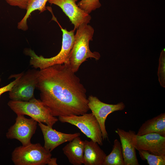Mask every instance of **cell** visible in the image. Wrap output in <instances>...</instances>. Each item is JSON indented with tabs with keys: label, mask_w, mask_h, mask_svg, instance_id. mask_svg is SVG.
Here are the masks:
<instances>
[{
	"label": "cell",
	"mask_w": 165,
	"mask_h": 165,
	"mask_svg": "<svg viewBox=\"0 0 165 165\" xmlns=\"http://www.w3.org/2000/svg\"><path fill=\"white\" fill-rule=\"evenodd\" d=\"M40 100L54 117L81 115L90 110L86 91L68 62L39 70Z\"/></svg>",
	"instance_id": "obj_1"
},
{
	"label": "cell",
	"mask_w": 165,
	"mask_h": 165,
	"mask_svg": "<svg viewBox=\"0 0 165 165\" xmlns=\"http://www.w3.org/2000/svg\"><path fill=\"white\" fill-rule=\"evenodd\" d=\"M76 30L74 44L68 62L71 69L75 73L87 59L94 58L98 60L101 57L99 53L91 52L89 47V42L93 40L94 28L89 24H83Z\"/></svg>",
	"instance_id": "obj_2"
},
{
	"label": "cell",
	"mask_w": 165,
	"mask_h": 165,
	"mask_svg": "<svg viewBox=\"0 0 165 165\" xmlns=\"http://www.w3.org/2000/svg\"><path fill=\"white\" fill-rule=\"evenodd\" d=\"M59 25L62 32V46L61 50L56 55L50 58H45L38 56L31 49H26L25 53L30 57V64L35 69L40 70L57 64L68 62L69 55L74 42V31H68L63 28L55 19L54 20Z\"/></svg>",
	"instance_id": "obj_3"
},
{
	"label": "cell",
	"mask_w": 165,
	"mask_h": 165,
	"mask_svg": "<svg viewBox=\"0 0 165 165\" xmlns=\"http://www.w3.org/2000/svg\"><path fill=\"white\" fill-rule=\"evenodd\" d=\"M10 109L17 115H26L38 123L53 127L58 120L53 116L40 100L35 98L27 101L11 100L8 103Z\"/></svg>",
	"instance_id": "obj_4"
},
{
	"label": "cell",
	"mask_w": 165,
	"mask_h": 165,
	"mask_svg": "<svg viewBox=\"0 0 165 165\" xmlns=\"http://www.w3.org/2000/svg\"><path fill=\"white\" fill-rule=\"evenodd\" d=\"M51 152L40 144L31 143L26 146L16 147L11 154V160L15 165H45L51 158Z\"/></svg>",
	"instance_id": "obj_5"
},
{
	"label": "cell",
	"mask_w": 165,
	"mask_h": 165,
	"mask_svg": "<svg viewBox=\"0 0 165 165\" xmlns=\"http://www.w3.org/2000/svg\"><path fill=\"white\" fill-rule=\"evenodd\" d=\"M62 123H68L78 128L87 137L99 145H103L102 134L99 123L92 113L81 115L58 117Z\"/></svg>",
	"instance_id": "obj_6"
},
{
	"label": "cell",
	"mask_w": 165,
	"mask_h": 165,
	"mask_svg": "<svg viewBox=\"0 0 165 165\" xmlns=\"http://www.w3.org/2000/svg\"><path fill=\"white\" fill-rule=\"evenodd\" d=\"M39 70H29L23 75L9 91V97L13 101H29L35 98Z\"/></svg>",
	"instance_id": "obj_7"
},
{
	"label": "cell",
	"mask_w": 165,
	"mask_h": 165,
	"mask_svg": "<svg viewBox=\"0 0 165 165\" xmlns=\"http://www.w3.org/2000/svg\"><path fill=\"white\" fill-rule=\"evenodd\" d=\"M15 122L8 130L7 138L19 141L22 145L30 144L31 139L35 132L37 122L34 119L27 118L24 115H17Z\"/></svg>",
	"instance_id": "obj_8"
},
{
	"label": "cell",
	"mask_w": 165,
	"mask_h": 165,
	"mask_svg": "<svg viewBox=\"0 0 165 165\" xmlns=\"http://www.w3.org/2000/svg\"><path fill=\"white\" fill-rule=\"evenodd\" d=\"M88 106L92 114L98 121L101 130L103 140L108 139L106 130L105 121L108 116L114 112L124 109L125 105L123 102L116 104H109L101 101L97 97L92 95L88 98Z\"/></svg>",
	"instance_id": "obj_9"
},
{
	"label": "cell",
	"mask_w": 165,
	"mask_h": 165,
	"mask_svg": "<svg viewBox=\"0 0 165 165\" xmlns=\"http://www.w3.org/2000/svg\"><path fill=\"white\" fill-rule=\"evenodd\" d=\"M133 142L136 149L157 155H165V137L152 133L138 136L135 133Z\"/></svg>",
	"instance_id": "obj_10"
},
{
	"label": "cell",
	"mask_w": 165,
	"mask_h": 165,
	"mask_svg": "<svg viewBox=\"0 0 165 165\" xmlns=\"http://www.w3.org/2000/svg\"><path fill=\"white\" fill-rule=\"evenodd\" d=\"M78 0H48L51 4L60 7L68 17L74 26L75 31L80 25L88 24L91 19L90 15L81 9L77 5Z\"/></svg>",
	"instance_id": "obj_11"
},
{
	"label": "cell",
	"mask_w": 165,
	"mask_h": 165,
	"mask_svg": "<svg viewBox=\"0 0 165 165\" xmlns=\"http://www.w3.org/2000/svg\"><path fill=\"white\" fill-rule=\"evenodd\" d=\"M38 125L44 137V145L43 147L50 152L59 145L72 141L75 138L80 135L79 133L71 134L59 132L53 129L52 127L45 125L42 123H38Z\"/></svg>",
	"instance_id": "obj_12"
},
{
	"label": "cell",
	"mask_w": 165,
	"mask_h": 165,
	"mask_svg": "<svg viewBox=\"0 0 165 165\" xmlns=\"http://www.w3.org/2000/svg\"><path fill=\"white\" fill-rule=\"evenodd\" d=\"M115 132L120 138L124 165H139L132 140L135 132L130 130L127 131L118 128Z\"/></svg>",
	"instance_id": "obj_13"
},
{
	"label": "cell",
	"mask_w": 165,
	"mask_h": 165,
	"mask_svg": "<svg viewBox=\"0 0 165 165\" xmlns=\"http://www.w3.org/2000/svg\"><path fill=\"white\" fill-rule=\"evenodd\" d=\"M84 148V141L79 136L69 141L62 150L71 164L81 165L83 163Z\"/></svg>",
	"instance_id": "obj_14"
},
{
	"label": "cell",
	"mask_w": 165,
	"mask_h": 165,
	"mask_svg": "<svg viewBox=\"0 0 165 165\" xmlns=\"http://www.w3.org/2000/svg\"><path fill=\"white\" fill-rule=\"evenodd\" d=\"M106 156L97 143L91 140L84 141V165H103Z\"/></svg>",
	"instance_id": "obj_15"
},
{
	"label": "cell",
	"mask_w": 165,
	"mask_h": 165,
	"mask_svg": "<svg viewBox=\"0 0 165 165\" xmlns=\"http://www.w3.org/2000/svg\"><path fill=\"white\" fill-rule=\"evenodd\" d=\"M155 133L165 137V113H163L145 121L136 134L138 136Z\"/></svg>",
	"instance_id": "obj_16"
},
{
	"label": "cell",
	"mask_w": 165,
	"mask_h": 165,
	"mask_svg": "<svg viewBox=\"0 0 165 165\" xmlns=\"http://www.w3.org/2000/svg\"><path fill=\"white\" fill-rule=\"evenodd\" d=\"M48 0H28L27 11L24 16L18 23L17 28L19 29L26 31L28 29L27 21L31 13L38 10L40 13L44 12L46 9V4Z\"/></svg>",
	"instance_id": "obj_17"
},
{
	"label": "cell",
	"mask_w": 165,
	"mask_h": 165,
	"mask_svg": "<svg viewBox=\"0 0 165 165\" xmlns=\"http://www.w3.org/2000/svg\"><path fill=\"white\" fill-rule=\"evenodd\" d=\"M103 165H124L121 144L117 139L114 140L112 151L106 156Z\"/></svg>",
	"instance_id": "obj_18"
},
{
	"label": "cell",
	"mask_w": 165,
	"mask_h": 165,
	"mask_svg": "<svg viewBox=\"0 0 165 165\" xmlns=\"http://www.w3.org/2000/svg\"><path fill=\"white\" fill-rule=\"evenodd\" d=\"M141 159L147 160L149 165H165V155H157L142 150H138Z\"/></svg>",
	"instance_id": "obj_19"
},
{
	"label": "cell",
	"mask_w": 165,
	"mask_h": 165,
	"mask_svg": "<svg viewBox=\"0 0 165 165\" xmlns=\"http://www.w3.org/2000/svg\"><path fill=\"white\" fill-rule=\"evenodd\" d=\"M77 4L81 9L89 14L101 6L100 0H81Z\"/></svg>",
	"instance_id": "obj_20"
},
{
	"label": "cell",
	"mask_w": 165,
	"mask_h": 165,
	"mask_svg": "<svg viewBox=\"0 0 165 165\" xmlns=\"http://www.w3.org/2000/svg\"><path fill=\"white\" fill-rule=\"evenodd\" d=\"M158 79L160 85L165 87V51L163 50L159 59V64L157 73Z\"/></svg>",
	"instance_id": "obj_21"
},
{
	"label": "cell",
	"mask_w": 165,
	"mask_h": 165,
	"mask_svg": "<svg viewBox=\"0 0 165 165\" xmlns=\"http://www.w3.org/2000/svg\"><path fill=\"white\" fill-rule=\"evenodd\" d=\"M24 73L22 72L12 75L13 76L12 77H14L15 78V79L13 81L10 82L8 85L0 88V97L3 93L7 91L9 92L11 90L13 86L18 81L20 78L24 74ZM0 81L1 79H0Z\"/></svg>",
	"instance_id": "obj_22"
},
{
	"label": "cell",
	"mask_w": 165,
	"mask_h": 165,
	"mask_svg": "<svg viewBox=\"0 0 165 165\" xmlns=\"http://www.w3.org/2000/svg\"><path fill=\"white\" fill-rule=\"evenodd\" d=\"M9 5L26 9L28 0H5Z\"/></svg>",
	"instance_id": "obj_23"
},
{
	"label": "cell",
	"mask_w": 165,
	"mask_h": 165,
	"mask_svg": "<svg viewBox=\"0 0 165 165\" xmlns=\"http://www.w3.org/2000/svg\"><path fill=\"white\" fill-rule=\"evenodd\" d=\"M57 159L55 158H51L48 163V165H57Z\"/></svg>",
	"instance_id": "obj_24"
}]
</instances>
